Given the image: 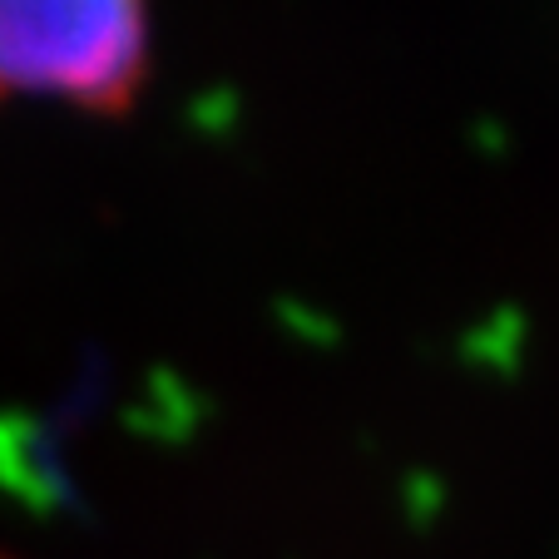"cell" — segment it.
Here are the masks:
<instances>
[{
  "label": "cell",
  "mask_w": 559,
  "mask_h": 559,
  "mask_svg": "<svg viewBox=\"0 0 559 559\" xmlns=\"http://www.w3.org/2000/svg\"><path fill=\"white\" fill-rule=\"evenodd\" d=\"M154 70V0H0V109L124 115Z\"/></svg>",
  "instance_id": "cell-1"
},
{
  "label": "cell",
  "mask_w": 559,
  "mask_h": 559,
  "mask_svg": "<svg viewBox=\"0 0 559 559\" xmlns=\"http://www.w3.org/2000/svg\"><path fill=\"white\" fill-rule=\"evenodd\" d=\"M0 559H15V555H5V549H0Z\"/></svg>",
  "instance_id": "cell-2"
}]
</instances>
